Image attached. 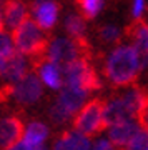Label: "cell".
I'll return each mask as SVG.
<instances>
[{
	"mask_svg": "<svg viewBox=\"0 0 148 150\" xmlns=\"http://www.w3.org/2000/svg\"><path fill=\"white\" fill-rule=\"evenodd\" d=\"M40 70V79L43 83H47L50 88H62L63 87V77H62V70L55 67L50 62H42V64L37 67Z\"/></svg>",
	"mask_w": 148,
	"mask_h": 150,
	"instance_id": "15",
	"label": "cell"
},
{
	"mask_svg": "<svg viewBox=\"0 0 148 150\" xmlns=\"http://www.w3.org/2000/svg\"><path fill=\"white\" fill-rule=\"evenodd\" d=\"M15 48H13V43H12V38L7 35L5 32H0V59L2 57H7L8 54H12Z\"/></svg>",
	"mask_w": 148,
	"mask_h": 150,
	"instance_id": "21",
	"label": "cell"
},
{
	"mask_svg": "<svg viewBox=\"0 0 148 150\" xmlns=\"http://www.w3.org/2000/svg\"><path fill=\"white\" fill-rule=\"evenodd\" d=\"M73 129L75 132L85 135L87 139H90L106 129L105 122H103V102L100 98L90 100L75 113Z\"/></svg>",
	"mask_w": 148,
	"mask_h": 150,
	"instance_id": "5",
	"label": "cell"
},
{
	"mask_svg": "<svg viewBox=\"0 0 148 150\" xmlns=\"http://www.w3.org/2000/svg\"><path fill=\"white\" fill-rule=\"evenodd\" d=\"M32 13L35 23L40 30H50L57 23L58 13H60V4L57 0H33Z\"/></svg>",
	"mask_w": 148,
	"mask_h": 150,
	"instance_id": "8",
	"label": "cell"
},
{
	"mask_svg": "<svg viewBox=\"0 0 148 150\" xmlns=\"http://www.w3.org/2000/svg\"><path fill=\"white\" fill-rule=\"evenodd\" d=\"M10 150H25V147H23V145H22V144H17L15 147H12Z\"/></svg>",
	"mask_w": 148,
	"mask_h": 150,
	"instance_id": "26",
	"label": "cell"
},
{
	"mask_svg": "<svg viewBox=\"0 0 148 150\" xmlns=\"http://www.w3.org/2000/svg\"><path fill=\"white\" fill-rule=\"evenodd\" d=\"M87 95L88 93H85V92L73 90L70 87H62V92H60V95H58L55 103L68 117H72V115H75L80 108L83 107V102H85V98H87Z\"/></svg>",
	"mask_w": 148,
	"mask_h": 150,
	"instance_id": "12",
	"label": "cell"
},
{
	"mask_svg": "<svg viewBox=\"0 0 148 150\" xmlns=\"http://www.w3.org/2000/svg\"><path fill=\"white\" fill-rule=\"evenodd\" d=\"M65 28L68 35L72 37V40H78V38H85V20L77 13H70L67 18H65Z\"/></svg>",
	"mask_w": 148,
	"mask_h": 150,
	"instance_id": "17",
	"label": "cell"
},
{
	"mask_svg": "<svg viewBox=\"0 0 148 150\" xmlns=\"http://www.w3.org/2000/svg\"><path fill=\"white\" fill-rule=\"evenodd\" d=\"M48 137L47 125L42 122H32L28 123L25 134L22 135L20 144L22 145H32V144H43Z\"/></svg>",
	"mask_w": 148,
	"mask_h": 150,
	"instance_id": "16",
	"label": "cell"
},
{
	"mask_svg": "<svg viewBox=\"0 0 148 150\" xmlns=\"http://www.w3.org/2000/svg\"><path fill=\"white\" fill-rule=\"evenodd\" d=\"M42 93L43 85L38 79V75L33 72H28L22 80H18L12 87V95L22 105H33L35 102H38Z\"/></svg>",
	"mask_w": 148,
	"mask_h": 150,
	"instance_id": "6",
	"label": "cell"
},
{
	"mask_svg": "<svg viewBox=\"0 0 148 150\" xmlns=\"http://www.w3.org/2000/svg\"><path fill=\"white\" fill-rule=\"evenodd\" d=\"M127 118H130V115H128L127 108L123 105L122 97H115V98H110V100L103 102V122H105L106 129L118 122L127 120Z\"/></svg>",
	"mask_w": 148,
	"mask_h": 150,
	"instance_id": "13",
	"label": "cell"
},
{
	"mask_svg": "<svg viewBox=\"0 0 148 150\" xmlns=\"http://www.w3.org/2000/svg\"><path fill=\"white\" fill-rule=\"evenodd\" d=\"M25 150H45V145L43 144H32V145H23Z\"/></svg>",
	"mask_w": 148,
	"mask_h": 150,
	"instance_id": "24",
	"label": "cell"
},
{
	"mask_svg": "<svg viewBox=\"0 0 148 150\" xmlns=\"http://www.w3.org/2000/svg\"><path fill=\"white\" fill-rule=\"evenodd\" d=\"M140 130H143V129L135 122V120L127 118V120H123V122H118V123H115V125L108 127V140H110V144L113 145V147H120V149H122V147H125Z\"/></svg>",
	"mask_w": 148,
	"mask_h": 150,
	"instance_id": "11",
	"label": "cell"
},
{
	"mask_svg": "<svg viewBox=\"0 0 148 150\" xmlns=\"http://www.w3.org/2000/svg\"><path fill=\"white\" fill-rule=\"evenodd\" d=\"M98 37H100L101 42L113 43V42H116V40H120L122 32H120V28L115 27V25H103V27H100V30H98Z\"/></svg>",
	"mask_w": 148,
	"mask_h": 150,
	"instance_id": "20",
	"label": "cell"
},
{
	"mask_svg": "<svg viewBox=\"0 0 148 150\" xmlns=\"http://www.w3.org/2000/svg\"><path fill=\"white\" fill-rule=\"evenodd\" d=\"M88 149H90V139H87L85 135L78 134L75 130L63 132L53 145V150H88Z\"/></svg>",
	"mask_w": 148,
	"mask_h": 150,
	"instance_id": "14",
	"label": "cell"
},
{
	"mask_svg": "<svg viewBox=\"0 0 148 150\" xmlns=\"http://www.w3.org/2000/svg\"><path fill=\"white\" fill-rule=\"evenodd\" d=\"M147 140H148L147 129H143V130H140V132H138L125 147H122L120 150H148V142Z\"/></svg>",
	"mask_w": 148,
	"mask_h": 150,
	"instance_id": "19",
	"label": "cell"
},
{
	"mask_svg": "<svg viewBox=\"0 0 148 150\" xmlns=\"http://www.w3.org/2000/svg\"><path fill=\"white\" fill-rule=\"evenodd\" d=\"M90 54V47L87 38H78V40H72V38H55L52 43H48L47 52H45V60L63 70L68 64H72L77 59H88Z\"/></svg>",
	"mask_w": 148,
	"mask_h": 150,
	"instance_id": "3",
	"label": "cell"
},
{
	"mask_svg": "<svg viewBox=\"0 0 148 150\" xmlns=\"http://www.w3.org/2000/svg\"><path fill=\"white\" fill-rule=\"evenodd\" d=\"M0 32H5V28H4V22H2V0H0Z\"/></svg>",
	"mask_w": 148,
	"mask_h": 150,
	"instance_id": "25",
	"label": "cell"
},
{
	"mask_svg": "<svg viewBox=\"0 0 148 150\" xmlns=\"http://www.w3.org/2000/svg\"><path fill=\"white\" fill-rule=\"evenodd\" d=\"M27 18V5L22 0H5V4L2 5V22L5 30L13 32Z\"/></svg>",
	"mask_w": 148,
	"mask_h": 150,
	"instance_id": "10",
	"label": "cell"
},
{
	"mask_svg": "<svg viewBox=\"0 0 148 150\" xmlns=\"http://www.w3.org/2000/svg\"><path fill=\"white\" fill-rule=\"evenodd\" d=\"M62 77H65V87H70L73 90L88 93L92 90H100L101 80L97 75L95 69L92 67L88 59H77L68 64L62 70Z\"/></svg>",
	"mask_w": 148,
	"mask_h": 150,
	"instance_id": "4",
	"label": "cell"
},
{
	"mask_svg": "<svg viewBox=\"0 0 148 150\" xmlns=\"http://www.w3.org/2000/svg\"><path fill=\"white\" fill-rule=\"evenodd\" d=\"M143 10H145V0H133V17H135V20L142 18Z\"/></svg>",
	"mask_w": 148,
	"mask_h": 150,
	"instance_id": "23",
	"label": "cell"
},
{
	"mask_svg": "<svg viewBox=\"0 0 148 150\" xmlns=\"http://www.w3.org/2000/svg\"><path fill=\"white\" fill-rule=\"evenodd\" d=\"M23 135V122L18 117L0 118V150H10L20 144Z\"/></svg>",
	"mask_w": 148,
	"mask_h": 150,
	"instance_id": "9",
	"label": "cell"
},
{
	"mask_svg": "<svg viewBox=\"0 0 148 150\" xmlns=\"http://www.w3.org/2000/svg\"><path fill=\"white\" fill-rule=\"evenodd\" d=\"M88 150H116V149L110 144L108 139H100V140H97L93 145H90Z\"/></svg>",
	"mask_w": 148,
	"mask_h": 150,
	"instance_id": "22",
	"label": "cell"
},
{
	"mask_svg": "<svg viewBox=\"0 0 148 150\" xmlns=\"http://www.w3.org/2000/svg\"><path fill=\"white\" fill-rule=\"evenodd\" d=\"M75 4L80 10L78 15L85 20V18H95L103 8L105 0H75Z\"/></svg>",
	"mask_w": 148,
	"mask_h": 150,
	"instance_id": "18",
	"label": "cell"
},
{
	"mask_svg": "<svg viewBox=\"0 0 148 150\" xmlns=\"http://www.w3.org/2000/svg\"><path fill=\"white\" fill-rule=\"evenodd\" d=\"M12 43L15 45V50L22 55H28L33 62V67L45 62V52L48 47V40L37 27V23L30 18H27L20 27H17L12 32Z\"/></svg>",
	"mask_w": 148,
	"mask_h": 150,
	"instance_id": "2",
	"label": "cell"
},
{
	"mask_svg": "<svg viewBox=\"0 0 148 150\" xmlns=\"http://www.w3.org/2000/svg\"><path fill=\"white\" fill-rule=\"evenodd\" d=\"M28 74V64L25 57L13 50L7 57L0 59V77L10 83H17Z\"/></svg>",
	"mask_w": 148,
	"mask_h": 150,
	"instance_id": "7",
	"label": "cell"
},
{
	"mask_svg": "<svg viewBox=\"0 0 148 150\" xmlns=\"http://www.w3.org/2000/svg\"><path fill=\"white\" fill-rule=\"evenodd\" d=\"M140 70V59L132 45H118L108 55L105 64L106 79L115 87H128L135 83Z\"/></svg>",
	"mask_w": 148,
	"mask_h": 150,
	"instance_id": "1",
	"label": "cell"
}]
</instances>
